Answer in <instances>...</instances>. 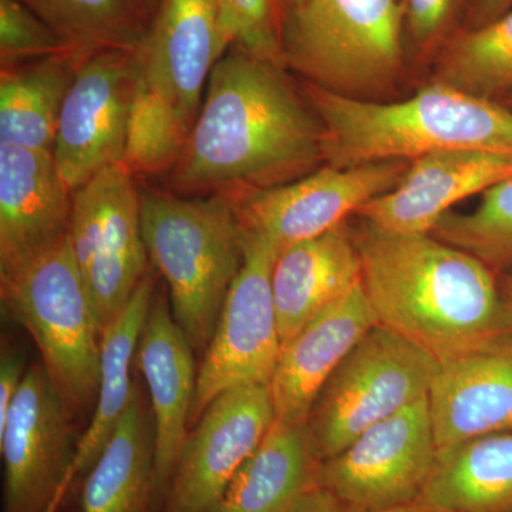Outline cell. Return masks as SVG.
<instances>
[{"label": "cell", "instance_id": "1", "mask_svg": "<svg viewBox=\"0 0 512 512\" xmlns=\"http://www.w3.org/2000/svg\"><path fill=\"white\" fill-rule=\"evenodd\" d=\"M323 126L285 67L232 46L215 64L168 185L183 197L261 190L318 170Z\"/></svg>", "mask_w": 512, "mask_h": 512}, {"label": "cell", "instance_id": "2", "mask_svg": "<svg viewBox=\"0 0 512 512\" xmlns=\"http://www.w3.org/2000/svg\"><path fill=\"white\" fill-rule=\"evenodd\" d=\"M360 281L377 323L439 363L511 332L493 269L431 234H393L366 224L355 237Z\"/></svg>", "mask_w": 512, "mask_h": 512}, {"label": "cell", "instance_id": "3", "mask_svg": "<svg viewBox=\"0 0 512 512\" xmlns=\"http://www.w3.org/2000/svg\"><path fill=\"white\" fill-rule=\"evenodd\" d=\"M323 126V158L336 168L413 161L446 150L512 154V110L441 82L410 99L379 103L303 82Z\"/></svg>", "mask_w": 512, "mask_h": 512}, {"label": "cell", "instance_id": "4", "mask_svg": "<svg viewBox=\"0 0 512 512\" xmlns=\"http://www.w3.org/2000/svg\"><path fill=\"white\" fill-rule=\"evenodd\" d=\"M140 194L151 268L164 278L175 322L205 352L244 261L237 215L225 194Z\"/></svg>", "mask_w": 512, "mask_h": 512}, {"label": "cell", "instance_id": "5", "mask_svg": "<svg viewBox=\"0 0 512 512\" xmlns=\"http://www.w3.org/2000/svg\"><path fill=\"white\" fill-rule=\"evenodd\" d=\"M286 69L303 82L367 100L402 72L399 0H281Z\"/></svg>", "mask_w": 512, "mask_h": 512}, {"label": "cell", "instance_id": "6", "mask_svg": "<svg viewBox=\"0 0 512 512\" xmlns=\"http://www.w3.org/2000/svg\"><path fill=\"white\" fill-rule=\"evenodd\" d=\"M0 302L3 315L35 340L72 416L94 410L101 330L69 237L30 264L0 275Z\"/></svg>", "mask_w": 512, "mask_h": 512}, {"label": "cell", "instance_id": "7", "mask_svg": "<svg viewBox=\"0 0 512 512\" xmlns=\"http://www.w3.org/2000/svg\"><path fill=\"white\" fill-rule=\"evenodd\" d=\"M440 363L393 330L376 325L336 367L311 413L320 461L338 456L363 431L429 396Z\"/></svg>", "mask_w": 512, "mask_h": 512}, {"label": "cell", "instance_id": "8", "mask_svg": "<svg viewBox=\"0 0 512 512\" xmlns=\"http://www.w3.org/2000/svg\"><path fill=\"white\" fill-rule=\"evenodd\" d=\"M69 242L103 332L151 269L141 194L123 164L103 168L73 192Z\"/></svg>", "mask_w": 512, "mask_h": 512}, {"label": "cell", "instance_id": "9", "mask_svg": "<svg viewBox=\"0 0 512 512\" xmlns=\"http://www.w3.org/2000/svg\"><path fill=\"white\" fill-rule=\"evenodd\" d=\"M242 251L241 269L198 366L191 426L222 393L238 387L269 386L281 359L272 291L278 249L268 239L242 231Z\"/></svg>", "mask_w": 512, "mask_h": 512}, {"label": "cell", "instance_id": "10", "mask_svg": "<svg viewBox=\"0 0 512 512\" xmlns=\"http://www.w3.org/2000/svg\"><path fill=\"white\" fill-rule=\"evenodd\" d=\"M409 164L379 161L348 168L325 165L278 187L221 194L231 201L242 231L268 239L279 252L345 224L350 214L396 188Z\"/></svg>", "mask_w": 512, "mask_h": 512}, {"label": "cell", "instance_id": "11", "mask_svg": "<svg viewBox=\"0 0 512 512\" xmlns=\"http://www.w3.org/2000/svg\"><path fill=\"white\" fill-rule=\"evenodd\" d=\"M429 402L421 399L363 431L322 461L318 484L360 510H389L419 500L436 463Z\"/></svg>", "mask_w": 512, "mask_h": 512}, {"label": "cell", "instance_id": "12", "mask_svg": "<svg viewBox=\"0 0 512 512\" xmlns=\"http://www.w3.org/2000/svg\"><path fill=\"white\" fill-rule=\"evenodd\" d=\"M74 417L43 363L26 370L5 423L3 512H45L74 481Z\"/></svg>", "mask_w": 512, "mask_h": 512}, {"label": "cell", "instance_id": "13", "mask_svg": "<svg viewBox=\"0 0 512 512\" xmlns=\"http://www.w3.org/2000/svg\"><path fill=\"white\" fill-rule=\"evenodd\" d=\"M138 74L137 50L100 52L77 69L52 147L57 170L72 192L123 160Z\"/></svg>", "mask_w": 512, "mask_h": 512}, {"label": "cell", "instance_id": "14", "mask_svg": "<svg viewBox=\"0 0 512 512\" xmlns=\"http://www.w3.org/2000/svg\"><path fill=\"white\" fill-rule=\"evenodd\" d=\"M276 420L269 386L222 393L181 448L163 512H210Z\"/></svg>", "mask_w": 512, "mask_h": 512}, {"label": "cell", "instance_id": "15", "mask_svg": "<svg viewBox=\"0 0 512 512\" xmlns=\"http://www.w3.org/2000/svg\"><path fill=\"white\" fill-rule=\"evenodd\" d=\"M231 47L215 0H161L137 49L140 74L192 128L212 69Z\"/></svg>", "mask_w": 512, "mask_h": 512}, {"label": "cell", "instance_id": "16", "mask_svg": "<svg viewBox=\"0 0 512 512\" xmlns=\"http://www.w3.org/2000/svg\"><path fill=\"white\" fill-rule=\"evenodd\" d=\"M512 177V154L446 150L410 161L396 188L363 205L356 215L393 234H431L458 201Z\"/></svg>", "mask_w": 512, "mask_h": 512}, {"label": "cell", "instance_id": "17", "mask_svg": "<svg viewBox=\"0 0 512 512\" xmlns=\"http://www.w3.org/2000/svg\"><path fill=\"white\" fill-rule=\"evenodd\" d=\"M72 205L52 151L0 146V275L66 241Z\"/></svg>", "mask_w": 512, "mask_h": 512}, {"label": "cell", "instance_id": "18", "mask_svg": "<svg viewBox=\"0 0 512 512\" xmlns=\"http://www.w3.org/2000/svg\"><path fill=\"white\" fill-rule=\"evenodd\" d=\"M194 348L175 322L170 299L156 292L137 348L154 430V505H163L187 439L198 369Z\"/></svg>", "mask_w": 512, "mask_h": 512}, {"label": "cell", "instance_id": "19", "mask_svg": "<svg viewBox=\"0 0 512 512\" xmlns=\"http://www.w3.org/2000/svg\"><path fill=\"white\" fill-rule=\"evenodd\" d=\"M427 402L439 448L512 431V330L440 363Z\"/></svg>", "mask_w": 512, "mask_h": 512}, {"label": "cell", "instance_id": "20", "mask_svg": "<svg viewBox=\"0 0 512 512\" xmlns=\"http://www.w3.org/2000/svg\"><path fill=\"white\" fill-rule=\"evenodd\" d=\"M376 325L379 323L362 281L306 323L282 346L281 359L269 384L276 420L306 423L316 397L336 367Z\"/></svg>", "mask_w": 512, "mask_h": 512}, {"label": "cell", "instance_id": "21", "mask_svg": "<svg viewBox=\"0 0 512 512\" xmlns=\"http://www.w3.org/2000/svg\"><path fill=\"white\" fill-rule=\"evenodd\" d=\"M359 284V252L346 224L279 251L272 291L282 346Z\"/></svg>", "mask_w": 512, "mask_h": 512}, {"label": "cell", "instance_id": "22", "mask_svg": "<svg viewBox=\"0 0 512 512\" xmlns=\"http://www.w3.org/2000/svg\"><path fill=\"white\" fill-rule=\"evenodd\" d=\"M320 463L308 424L275 420L210 512H285L318 484Z\"/></svg>", "mask_w": 512, "mask_h": 512}, {"label": "cell", "instance_id": "23", "mask_svg": "<svg viewBox=\"0 0 512 512\" xmlns=\"http://www.w3.org/2000/svg\"><path fill=\"white\" fill-rule=\"evenodd\" d=\"M154 503L153 419L136 384L130 406L84 478L82 512H150Z\"/></svg>", "mask_w": 512, "mask_h": 512}, {"label": "cell", "instance_id": "24", "mask_svg": "<svg viewBox=\"0 0 512 512\" xmlns=\"http://www.w3.org/2000/svg\"><path fill=\"white\" fill-rule=\"evenodd\" d=\"M156 289L151 268L123 311L101 332L99 393L89 427L77 441L74 480L86 477L130 406L137 384L131 380V367Z\"/></svg>", "mask_w": 512, "mask_h": 512}, {"label": "cell", "instance_id": "25", "mask_svg": "<svg viewBox=\"0 0 512 512\" xmlns=\"http://www.w3.org/2000/svg\"><path fill=\"white\" fill-rule=\"evenodd\" d=\"M417 501L446 512H512V431L439 448Z\"/></svg>", "mask_w": 512, "mask_h": 512}, {"label": "cell", "instance_id": "26", "mask_svg": "<svg viewBox=\"0 0 512 512\" xmlns=\"http://www.w3.org/2000/svg\"><path fill=\"white\" fill-rule=\"evenodd\" d=\"M80 64L62 55L2 69L0 146L52 151L60 111Z\"/></svg>", "mask_w": 512, "mask_h": 512}, {"label": "cell", "instance_id": "27", "mask_svg": "<svg viewBox=\"0 0 512 512\" xmlns=\"http://www.w3.org/2000/svg\"><path fill=\"white\" fill-rule=\"evenodd\" d=\"M83 63L107 50H137L148 20L134 0H20Z\"/></svg>", "mask_w": 512, "mask_h": 512}, {"label": "cell", "instance_id": "28", "mask_svg": "<svg viewBox=\"0 0 512 512\" xmlns=\"http://www.w3.org/2000/svg\"><path fill=\"white\" fill-rule=\"evenodd\" d=\"M460 92L493 100L512 90V8L461 33L444 50L439 80Z\"/></svg>", "mask_w": 512, "mask_h": 512}, {"label": "cell", "instance_id": "29", "mask_svg": "<svg viewBox=\"0 0 512 512\" xmlns=\"http://www.w3.org/2000/svg\"><path fill=\"white\" fill-rule=\"evenodd\" d=\"M190 131L173 104L138 74L121 160L128 173L134 178L170 174L183 154Z\"/></svg>", "mask_w": 512, "mask_h": 512}, {"label": "cell", "instance_id": "30", "mask_svg": "<svg viewBox=\"0 0 512 512\" xmlns=\"http://www.w3.org/2000/svg\"><path fill=\"white\" fill-rule=\"evenodd\" d=\"M431 235L470 252L491 269L512 265V177L483 192L476 210L448 211Z\"/></svg>", "mask_w": 512, "mask_h": 512}, {"label": "cell", "instance_id": "31", "mask_svg": "<svg viewBox=\"0 0 512 512\" xmlns=\"http://www.w3.org/2000/svg\"><path fill=\"white\" fill-rule=\"evenodd\" d=\"M215 5L232 46L285 67L281 49V0H215Z\"/></svg>", "mask_w": 512, "mask_h": 512}, {"label": "cell", "instance_id": "32", "mask_svg": "<svg viewBox=\"0 0 512 512\" xmlns=\"http://www.w3.org/2000/svg\"><path fill=\"white\" fill-rule=\"evenodd\" d=\"M70 55L63 40L20 0H0V67Z\"/></svg>", "mask_w": 512, "mask_h": 512}, {"label": "cell", "instance_id": "33", "mask_svg": "<svg viewBox=\"0 0 512 512\" xmlns=\"http://www.w3.org/2000/svg\"><path fill=\"white\" fill-rule=\"evenodd\" d=\"M456 0H406L404 15L417 43L429 45L446 28Z\"/></svg>", "mask_w": 512, "mask_h": 512}, {"label": "cell", "instance_id": "34", "mask_svg": "<svg viewBox=\"0 0 512 512\" xmlns=\"http://www.w3.org/2000/svg\"><path fill=\"white\" fill-rule=\"evenodd\" d=\"M25 373L23 359L18 350L3 346L2 356H0V426L8 417Z\"/></svg>", "mask_w": 512, "mask_h": 512}, {"label": "cell", "instance_id": "35", "mask_svg": "<svg viewBox=\"0 0 512 512\" xmlns=\"http://www.w3.org/2000/svg\"><path fill=\"white\" fill-rule=\"evenodd\" d=\"M285 512H367L333 494L322 485H312L303 491Z\"/></svg>", "mask_w": 512, "mask_h": 512}, {"label": "cell", "instance_id": "36", "mask_svg": "<svg viewBox=\"0 0 512 512\" xmlns=\"http://www.w3.org/2000/svg\"><path fill=\"white\" fill-rule=\"evenodd\" d=\"M512 8V0H476L473 9V23L476 28L491 20L500 18Z\"/></svg>", "mask_w": 512, "mask_h": 512}, {"label": "cell", "instance_id": "37", "mask_svg": "<svg viewBox=\"0 0 512 512\" xmlns=\"http://www.w3.org/2000/svg\"><path fill=\"white\" fill-rule=\"evenodd\" d=\"M375 512H446L437 510V508L430 507V505L421 503V501H414V503L400 505V507L389 508V510L375 511Z\"/></svg>", "mask_w": 512, "mask_h": 512}, {"label": "cell", "instance_id": "38", "mask_svg": "<svg viewBox=\"0 0 512 512\" xmlns=\"http://www.w3.org/2000/svg\"><path fill=\"white\" fill-rule=\"evenodd\" d=\"M134 2L137 3L138 8H140L143 15L146 16L148 23H150L158 6H160L161 0H134Z\"/></svg>", "mask_w": 512, "mask_h": 512}, {"label": "cell", "instance_id": "39", "mask_svg": "<svg viewBox=\"0 0 512 512\" xmlns=\"http://www.w3.org/2000/svg\"><path fill=\"white\" fill-rule=\"evenodd\" d=\"M501 295H503L505 308H507L508 315H510L512 322V276L504 279L503 285L500 286Z\"/></svg>", "mask_w": 512, "mask_h": 512}, {"label": "cell", "instance_id": "40", "mask_svg": "<svg viewBox=\"0 0 512 512\" xmlns=\"http://www.w3.org/2000/svg\"><path fill=\"white\" fill-rule=\"evenodd\" d=\"M64 494H60L59 497H56L55 500H53V503L47 507V510L45 512H57V508H59V505L62 504Z\"/></svg>", "mask_w": 512, "mask_h": 512}]
</instances>
